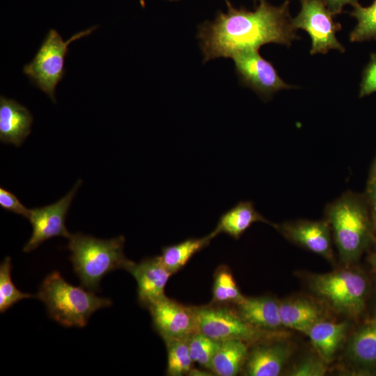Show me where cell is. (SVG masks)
<instances>
[{
    "instance_id": "obj_35",
    "label": "cell",
    "mask_w": 376,
    "mask_h": 376,
    "mask_svg": "<svg viewBox=\"0 0 376 376\" xmlns=\"http://www.w3.org/2000/svg\"><path fill=\"white\" fill-rule=\"evenodd\" d=\"M139 2L141 5V6L144 7L145 6V1L144 0H139Z\"/></svg>"
},
{
    "instance_id": "obj_19",
    "label": "cell",
    "mask_w": 376,
    "mask_h": 376,
    "mask_svg": "<svg viewBox=\"0 0 376 376\" xmlns=\"http://www.w3.org/2000/svg\"><path fill=\"white\" fill-rule=\"evenodd\" d=\"M248 353L247 343L244 341L220 342L213 357L210 370L218 376H235L243 369Z\"/></svg>"
},
{
    "instance_id": "obj_8",
    "label": "cell",
    "mask_w": 376,
    "mask_h": 376,
    "mask_svg": "<svg viewBox=\"0 0 376 376\" xmlns=\"http://www.w3.org/2000/svg\"><path fill=\"white\" fill-rule=\"evenodd\" d=\"M301 8L292 18L294 27L307 32L311 40V54H326L331 49L345 52L336 33L341 24L335 22L333 14L322 0H299Z\"/></svg>"
},
{
    "instance_id": "obj_1",
    "label": "cell",
    "mask_w": 376,
    "mask_h": 376,
    "mask_svg": "<svg viewBox=\"0 0 376 376\" xmlns=\"http://www.w3.org/2000/svg\"><path fill=\"white\" fill-rule=\"evenodd\" d=\"M253 10L235 7L226 0L227 11H219L212 21L199 25L197 38L206 63L219 58H232L245 50L276 43L289 46L298 38L290 14V1L274 6L258 0Z\"/></svg>"
},
{
    "instance_id": "obj_32",
    "label": "cell",
    "mask_w": 376,
    "mask_h": 376,
    "mask_svg": "<svg viewBox=\"0 0 376 376\" xmlns=\"http://www.w3.org/2000/svg\"><path fill=\"white\" fill-rule=\"evenodd\" d=\"M368 197L369 204L376 217V180L368 182Z\"/></svg>"
},
{
    "instance_id": "obj_14",
    "label": "cell",
    "mask_w": 376,
    "mask_h": 376,
    "mask_svg": "<svg viewBox=\"0 0 376 376\" xmlns=\"http://www.w3.org/2000/svg\"><path fill=\"white\" fill-rule=\"evenodd\" d=\"M33 123L30 111L17 101L1 96L0 140L19 146L29 135Z\"/></svg>"
},
{
    "instance_id": "obj_10",
    "label": "cell",
    "mask_w": 376,
    "mask_h": 376,
    "mask_svg": "<svg viewBox=\"0 0 376 376\" xmlns=\"http://www.w3.org/2000/svg\"><path fill=\"white\" fill-rule=\"evenodd\" d=\"M81 180L77 182L75 187L64 197L56 203L30 209L27 219L33 228L32 235L24 245L23 251L30 252L38 248L45 241L54 237L62 236L69 238L71 235L65 225L68 211Z\"/></svg>"
},
{
    "instance_id": "obj_21",
    "label": "cell",
    "mask_w": 376,
    "mask_h": 376,
    "mask_svg": "<svg viewBox=\"0 0 376 376\" xmlns=\"http://www.w3.org/2000/svg\"><path fill=\"white\" fill-rule=\"evenodd\" d=\"M349 353L355 363L361 366H376V318L366 321L354 334Z\"/></svg>"
},
{
    "instance_id": "obj_26",
    "label": "cell",
    "mask_w": 376,
    "mask_h": 376,
    "mask_svg": "<svg viewBox=\"0 0 376 376\" xmlns=\"http://www.w3.org/2000/svg\"><path fill=\"white\" fill-rule=\"evenodd\" d=\"M11 258L7 256L0 265V312L5 313L23 299L33 297V295L22 292L11 279Z\"/></svg>"
},
{
    "instance_id": "obj_31",
    "label": "cell",
    "mask_w": 376,
    "mask_h": 376,
    "mask_svg": "<svg viewBox=\"0 0 376 376\" xmlns=\"http://www.w3.org/2000/svg\"><path fill=\"white\" fill-rule=\"evenodd\" d=\"M329 10L334 15L340 14L346 5L354 6L358 0H322Z\"/></svg>"
},
{
    "instance_id": "obj_4",
    "label": "cell",
    "mask_w": 376,
    "mask_h": 376,
    "mask_svg": "<svg viewBox=\"0 0 376 376\" xmlns=\"http://www.w3.org/2000/svg\"><path fill=\"white\" fill-rule=\"evenodd\" d=\"M339 252L346 260L356 259L370 237V221L367 205L359 196L347 194L327 210Z\"/></svg>"
},
{
    "instance_id": "obj_12",
    "label": "cell",
    "mask_w": 376,
    "mask_h": 376,
    "mask_svg": "<svg viewBox=\"0 0 376 376\" xmlns=\"http://www.w3.org/2000/svg\"><path fill=\"white\" fill-rule=\"evenodd\" d=\"M125 270L136 281L137 300L142 307L148 308L166 297L165 287L173 274L163 264L159 256L145 258L139 263L132 261Z\"/></svg>"
},
{
    "instance_id": "obj_20",
    "label": "cell",
    "mask_w": 376,
    "mask_h": 376,
    "mask_svg": "<svg viewBox=\"0 0 376 376\" xmlns=\"http://www.w3.org/2000/svg\"><path fill=\"white\" fill-rule=\"evenodd\" d=\"M279 315L283 326L306 335L312 327L320 320V311L307 300L297 299L279 303Z\"/></svg>"
},
{
    "instance_id": "obj_33",
    "label": "cell",
    "mask_w": 376,
    "mask_h": 376,
    "mask_svg": "<svg viewBox=\"0 0 376 376\" xmlns=\"http://www.w3.org/2000/svg\"><path fill=\"white\" fill-rule=\"evenodd\" d=\"M369 261L372 267L376 272V252L372 253L369 257Z\"/></svg>"
},
{
    "instance_id": "obj_27",
    "label": "cell",
    "mask_w": 376,
    "mask_h": 376,
    "mask_svg": "<svg viewBox=\"0 0 376 376\" xmlns=\"http://www.w3.org/2000/svg\"><path fill=\"white\" fill-rule=\"evenodd\" d=\"M189 349L193 362L211 370L212 361L220 342L216 341L198 331L188 340Z\"/></svg>"
},
{
    "instance_id": "obj_13",
    "label": "cell",
    "mask_w": 376,
    "mask_h": 376,
    "mask_svg": "<svg viewBox=\"0 0 376 376\" xmlns=\"http://www.w3.org/2000/svg\"><path fill=\"white\" fill-rule=\"evenodd\" d=\"M290 353L283 343H259L250 351L243 367L249 376H278Z\"/></svg>"
},
{
    "instance_id": "obj_30",
    "label": "cell",
    "mask_w": 376,
    "mask_h": 376,
    "mask_svg": "<svg viewBox=\"0 0 376 376\" xmlns=\"http://www.w3.org/2000/svg\"><path fill=\"white\" fill-rule=\"evenodd\" d=\"M0 206L7 211L20 214L28 218L30 209L26 208L10 191L0 188Z\"/></svg>"
},
{
    "instance_id": "obj_36",
    "label": "cell",
    "mask_w": 376,
    "mask_h": 376,
    "mask_svg": "<svg viewBox=\"0 0 376 376\" xmlns=\"http://www.w3.org/2000/svg\"><path fill=\"white\" fill-rule=\"evenodd\" d=\"M168 1H177V0H168Z\"/></svg>"
},
{
    "instance_id": "obj_11",
    "label": "cell",
    "mask_w": 376,
    "mask_h": 376,
    "mask_svg": "<svg viewBox=\"0 0 376 376\" xmlns=\"http://www.w3.org/2000/svg\"><path fill=\"white\" fill-rule=\"evenodd\" d=\"M147 309L154 329L164 341L189 339L199 331L194 306L182 305L166 296Z\"/></svg>"
},
{
    "instance_id": "obj_25",
    "label": "cell",
    "mask_w": 376,
    "mask_h": 376,
    "mask_svg": "<svg viewBox=\"0 0 376 376\" xmlns=\"http://www.w3.org/2000/svg\"><path fill=\"white\" fill-rule=\"evenodd\" d=\"M352 7L350 15L357 22L350 34V40L363 42L376 39V0L368 6L357 3Z\"/></svg>"
},
{
    "instance_id": "obj_24",
    "label": "cell",
    "mask_w": 376,
    "mask_h": 376,
    "mask_svg": "<svg viewBox=\"0 0 376 376\" xmlns=\"http://www.w3.org/2000/svg\"><path fill=\"white\" fill-rule=\"evenodd\" d=\"M189 339H170L164 341L167 350L166 375H189L194 363L189 353Z\"/></svg>"
},
{
    "instance_id": "obj_16",
    "label": "cell",
    "mask_w": 376,
    "mask_h": 376,
    "mask_svg": "<svg viewBox=\"0 0 376 376\" xmlns=\"http://www.w3.org/2000/svg\"><path fill=\"white\" fill-rule=\"evenodd\" d=\"M282 232L292 241L327 258L331 256L328 225L323 221H299L281 227Z\"/></svg>"
},
{
    "instance_id": "obj_22",
    "label": "cell",
    "mask_w": 376,
    "mask_h": 376,
    "mask_svg": "<svg viewBox=\"0 0 376 376\" xmlns=\"http://www.w3.org/2000/svg\"><path fill=\"white\" fill-rule=\"evenodd\" d=\"M215 237L212 232L201 238H189L178 244L164 246L160 258L173 274L180 270L198 252L206 247Z\"/></svg>"
},
{
    "instance_id": "obj_5",
    "label": "cell",
    "mask_w": 376,
    "mask_h": 376,
    "mask_svg": "<svg viewBox=\"0 0 376 376\" xmlns=\"http://www.w3.org/2000/svg\"><path fill=\"white\" fill-rule=\"evenodd\" d=\"M96 28L93 26L78 32L66 41L55 29H50L33 60L24 66L23 72L54 102L56 87L65 72V58L69 45L90 35Z\"/></svg>"
},
{
    "instance_id": "obj_18",
    "label": "cell",
    "mask_w": 376,
    "mask_h": 376,
    "mask_svg": "<svg viewBox=\"0 0 376 376\" xmlns=\"http://www.w3.org/2000/svg\"><path fill=\"white\" fill-rule=\"evenodd\" d=\"M347 329L346 322L320 320L312 327L308 336L320 357L328 363L341 345Z\"/></svg>"
},
{
    "instance_id": "obj_23",
    "label": "cell",
    "mask_w": 376,
    "mask_h": 376,
    "mask_svg": "<svg viewBox=\"0 0 376 376\" xmlns=\"http://www.w3.org/2000/svg\"><path fill=\"white\" fill-rule=\"evenodd\" d=\"M244 297L240 292L228 266L220 265L214 274L211 303L218 305L235 306Z\"/></svg>"
},
{
    "instance_id": "obj_15",
    "label": "cell",
    "mask_w": 376,
    "mask_h": 376,
    "mask_svg": "<svg viewBox=\"0 0 376 376\" xmlns=\"http://www.w3.org/2000/svg\"><path fill=\"white\" fill-rule=\"evenodd\" d=\"M233 306L244 320L259 329L272 331L282 325L279 303L272 297H244Z\"/></svg>"
},
{
    "instance_id": "obj_29",
    "label": "cell",
    "mask_w": 376,
    "mask_h": 376,
    "mask_svg": "<svg viewBox=\"0 0 376 376\" xmlns=\"http://www.w3.org/2000/svg\"><path fill=\"white\" fill-rule=\"evenodd\" d=\"M376 92V52L370 54V61L363 69L359 87V97Z\"/></svg>"
},
{
    "instance_id": "obj_7",
    "label": "cell",
    "mask_w": 376,
    "mask_h": 376,
    "mask_svg": "<svg viewBox=\"0 0 376 376\" xmlns=\"http://www.w3.org/2000/svg\"><path fill=\"white\" fill-rule=\"evenodd\" d=\"M312 288L340 311L356 315L364 308L368 283L359 272L342 270L318 275L313 279Z\"/></svg>"
},
{
    "instance_id": "obj_2",
    "label": "cell",
    "mask_w": 376,
    "mask_h": 376,
    "mask_svg": "<svg viewBox=\"0 0 376 376\" xmlns=\"http://www.w3.org/2000/svg\"><path fill=\"white\" fill-rule=\"evenodd\" d=\"M68 248L73 269L81 285L94 292L99 291L102 279L109 273L126 269L132 262L124 253L123 235L102 240L82 233L71 234Z\"/></svg>"
},
{
    "instance_id": "obj_17",
    "label": "cell",
    "mask_w": 376,
    "mask_h": 376,
    "mask_svg": "<svg viewBox=\"0 0 376 376\" xmlns=\"http://www.w3.org/2000/svg\"><path fill=\"white\" fill-rule=\"evenodd\" d=\"M267 221L255 209L251 201H241L224 213L212 231L216 237L225 233L237 240L255 222Z\"/></svg>"
},
{
    "instance_id": "obj_9",
    "label": "cell",
    "mask_w": 376,
    "mask_h": 376,
    "mask_svg": "<svg viewBox=\"0 0 376 376\" xmlns=\"http://www.w3.org/2000/svg\"><path fill=\"white\" fill-rule=\"evenodd\" d=\"M233 59L240 82L263 99H269L275 93L292 86L279 75L273 64L263 58L258 50L250 49L237 53Z\"/></svg>"
},
{
    "instance_id": "obj_28",
    "label": "cell",
    "mask_w": 376,
    "mask_h": 376,
    "mask_svg": "<svg viewBox=\"0 0 376 376\" xmlns=\"http://www.w3.org/2000/svg\"><path fill=\"white\" fill-rule=\"evenodd\" d=\"M325 363L320 357H306L296 364L289 375L293 376H322L326 373Z\"/></svg>"
},
{
    "instance_id": "obj_3",
    "label": "cell",
    "mask_w": 376,
    "mask_h": 376,
    "mask_svg": "<svg viewBox=\"0 0 376 376\" xmlns=\"http://www.w3.org/2000/svg\"><path fill=\"white\" fill-rule=\"evenodd\" d=\"M36 297L45 304L49 316L66 327H84L93 313L112 304L109 299L70 284L57 271L43 280Z\"/></svg>"
},
{
    "instance_id": "obj_34",
    "label": "cell",
    "mask_w": 376,
    "mask_h": 376,
    "mask_svg": "<svg viewBox=\"0 0 376 376\" xmlns=\"http://www.w3.org/2000/svg\"><path fill=\"white\" fill-rule=\"evenodd\" d=\"M376 180V160L375 162V164H374V166H373V171L371 172V175H370V180Z\"/></svg>"
},
{
    "instance_id": "obj_6",
    "label": "cell",
    "mask_w": 376,
    "mask_h": 376,
    "mask_svg": "<svg viewBox=\"0 0 376 376\" xmlns=\"http://www.w3.org/2000/svg\"><path fill=\"white\" fill-rule=\"evenodd\" d=\"M194 310L199 331L216 341L239 340L256 343L270 336L271 331L259 329L247 323L233 306L210 303L194 306Z\"/></svg>"
}]
</instances>
